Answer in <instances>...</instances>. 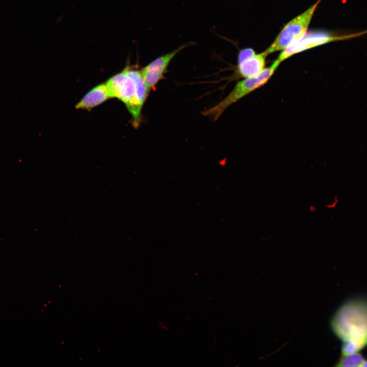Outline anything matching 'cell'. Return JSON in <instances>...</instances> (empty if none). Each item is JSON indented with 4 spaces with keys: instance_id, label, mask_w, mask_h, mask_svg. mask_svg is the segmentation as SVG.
Instances as JSON below:
<instances>
[{
    "instance_id": "obj_1",
    "label": "cell",
    "mask_w": 367,
    "mask_h": 367,
    "mask_svg": "<svg viewBox=\"0 0 367 367\" xmlns=\"http://www.w3.org/2000/svg\"><path fill=\"white\" fill-rule=\"evenodd\" d=\"M331 326L343 341V356L357 353L367 345V303L359 301L346 303L335 313Z\"/></svg>"
},
{
    "instance_id": "obj_2",
    "label": "cell",
    "mask_w": 367,
    "mask_h": 367,
    "mask_svg": "<svg viewBox=\"0 0 367 367\" xmlns=\"http://www.w3.org/2000/svg\"><path fill=\"white\" fill-rule=\"evenodd\" d=\"M105 83L110 98H116L123 102L131 115L133 126L138 127L142 121V110L149 93L141 70L134 66H126Z\"/></svg>"
},
{
    "instance_id": "obj_8",
    "label": "cell",
    "mask_w": 367,
    "mask_h": 367,
    "mask_svg": "<svg viewBox=\"0 0 367 367\" xmlns=\"http://www.w3.org/2000/svg\"><path fill=\"white\" fill-rule=\"evenodd\" d=\"M266 57L263 53L255 54L243 61L238 62V73L245 78L258 74L265 68Z\"/></svg>"
},
{
    "instance_id": "obj_12",
    "label": "cell",
    "mask_w": 367,
    "mask_h": 367,
    "mask_svg": "<svg viewBox=\"0 0 367 367\" xmlns=\"http://www.w3.org/2000/svg\"><path fill=\"white\" fill-rule=\"evenodd\" d=\"M310 207H311L312 209V211H311V212H314V206H310Z\"/></svg>"
},
{
    "instance_id": "obj_4",
    "label": "cell",
    "mask_w": 367,
    "mask_h": 367,
    "mask_svg": "<svg viewBox=\"0 0 367 367\" xmlns=\"http://www.w3.org/2000/svg\"><path fill=\"white\" fill-rule=\"evenodd\" d=\"M321 0L287 23L273 43L263 53L268 55L283 50L301 39L306 33L312 16Z\"/></svg>"
},
{
    "instance_id": "obj_7",
    "label": "cell",
    "mask_w": 367,
    "mask_h": 367,
    "mask_svg": "<svg viewBox=\"0 0 367 367\" xmlns=\"http://www.w3.org/2000/svg\"><path fill=\"white\" fill-rule=\"evenodd\" d=\"M111 98L106 83H101L89 91L75 106L77 109L91 111Z\"/></svg>"
},
{
    "instance_id": "obj_5",
    "label": "cell",
    "mask_w": 367,
    "mask_h": 367,
    "mask_svg": "<svg viewBox=\"0 0 367 367\" xmlns=\"http://www.w3.org/2000/svg\"><path fill=\"white\" fill-rule=\"evenodd\" d=\"M367 34V30L358 33L336 35L327 32H318L305 35L296 43L282 50L278 60L282 62L291 56L304 50L322 45L329 42L346 40L358 37Z\"/></svg>"
},
{
    "instance_id": "obj_11",
    "label": "cell",
    "mask_w": 367,
    "mask_h": 367,
    "mask_svg": "<svg viewBox=\"0 0 367 367\" xmlns=\"http://www.w3.org/2000/svg\"><path fill=\"white\" fill-rule=\"evenodd\" d=\"M362 366H367V361L365 360L363 363Z\"/></svg>"
},
{
    "instance_id": "obj_9",
    "label": "cell",
    "mask_w": 367,
    "mask_h": 367,
    "mask_svg": "<svg viewBox=\"0 0 367 367\" xmlns=\"http://www.w3.org/2000/svg\"><path fill=\"white\" fill-rule=\"evenodd\" d=\"M337 366H362L365 360L363 357L357 353L344 356Z\"/></svg>"
},
{
    "instance_id": "obj_3",
    "label": "cell",
    "mask_w": 367,
    "mask_h": 367,
    "mask_svg": "<svg viewBox=\"0 0 367 367\" xmlns=\"http://www.w3.org/2000/svg\"><path fill=\"white\" fill-rule=\"evenodd\" d=\"M280 63L277 59L270 66L265 68L258 74L245 78L238 82L225 98L215 106L204 111L202 114L214 121L217 120L231 104L265 85L274 74Z\"/></svg>"
},
{
    "instance_id": "obj_10",
    "label": "cell",
    "mask_w": 367,
    "mask_h": 367,
    "mask_svg": "<svg viewBox=\"0 0 367 367\" xmlns=\"http://www.w3.org/2000/svg\"><path fill=\"white\" fill-rule=\"evenodd\" d=\"M255 54L254 50L250 48L243 49L240 51L238 56V62L243 61Z\"/></svg>"
},
{
    "instance_id": "obj_6",
    "label": "cell",
    "mask_w": 367,
    "mask_h": 367,
    "mask_svg": "<svg viewBox=\"0 0 367 367\" xmlns=\"http://www.w3.org/2000/svg\"><path fill=\"white\" fill-rule=\"evenodd\" d=\"M193 42L182 44L174 50L155 58L141 70L145 83L150 92L164 77L167 68L174 57Z\"/></svg>"
}]
</instances>
